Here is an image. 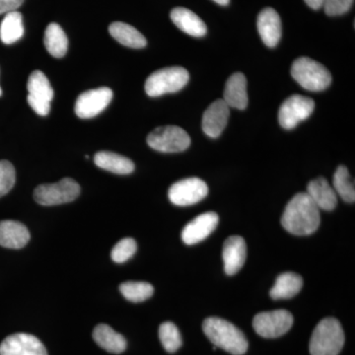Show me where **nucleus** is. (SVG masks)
Masks as SVG:
<instances>
[{
  "mask_svg": "<svg viewBox=\"0 0 355 355\" xmlns=\"http://www.w3.org/2000/svg\"><path fill=\"white\" fill-rule=\"evenodd\" d=\"M94 162L97 167L119 175H128L135 170L130 159L109 151H100L95 154Z\"/></svg>",
  "mask_w": 355,
  "mask_h": 355,
  "instance_id": "nucleus-22",
  "label": "nucleus"
},
{
  "mask_svg": "<svg viewBox=\"0 0 355 355\" xmlns=\"http://www.w3.org/2000/svg\"><path fill=\"white\" fill-rule=\"evenodd\" d=\"M303 286V279L294 272H286L277 277L275 286L270 289V297L275 300L291 299L297 295Z\"/></svg>",
  "mask_w": 355,
  "mask_h": 355,
  "instance_id": "nucleus-23",
  "label": "nucleus"
},
{
  "mask_svg": "<svg viewBox=\"0 0 355 355\" xmlns=\"http://www.w3.org/2000/svg\"><path fill=\"white\" fill-rule=\"evenodd\" d=\"M0 355H48V352L36 336L18 333L7 336L1 343Z\"/></svg>",
  "mask_w": 355,
  "mask_h": 355,
  "instance_id": "nucleus-12",
  "label": "nucleus"
},
{
  "mask_svg": "<svg viewBox=\"0 0 355 355\" xmlns=\"http://www.w3.org/2000/svg\"><path fill=\"white\" fill-rule=\"evenodd\" d=\"M314 109V100L302 95H292L280 106L279 125L286 130H292L297 127L301 121L307 120Z\"/></svg>",
  "mask_w": 355,
  "mask_h": 355,
  "instance_id": "nucleus-9",
  "label": "nucleus"
},
{
  "mask_svg": "<svg viewBox=\"0 0 355 355\" xmlns=\"http://www.w3.org/2000/svg\"><path fill=\"white\" fill-rule=\"evenodd\" d=\"M44 43L46 51L53 57L60 58L67 55L69 40L62 28L57 23H51L46 27Z\"/></svg>",
  "mask_w": 355,
  "mask_h": 355,
  "instance_id": "nucleus-25",
  "label": "nucleus"
},
{
  "mask_svg": "<svg viewBox=\"0 0 355 355\" xmlns=\"http://www.w3.org/2000/svg\"><path fill=\"white\" fill-rule=\"evenodd\" d=\"M226 275H234L244 266L247 258L246 242L240 236H230L226 239L222 251Z\"/></svg>",
  "mask_w": 355,
  "mask_h": 355,
  "instance_id": "nucleus-14",
  "label": "nucleus"
},
{
  "mask_svg": "<svg viewBox=\"0 0 355 355\" xmlns=\"http://www.w3.org/2000/svg\"><path fill=\"white\" fill-rule=\"evenodd\" d=\"M345 345L342 324L335 318H326L317 324L310 340L311 355H338Z\"/></svg>",
  "mask_w": 355,
  "mask_h": 355,
  "instance_id": "nucleus-3",
  "label": "nucleus"
},
{
  "mask_svg": "<svg viewBox=\"0 0 355 355\" xmlns=\"http://www.w3.org/2000/svg\"><path fill=\"white\" fill-rule=\"evenodd\" d=\"M257 27L266 46L268 48L277 46L282 38V20L275 9L270 7L263 9L259 14Z\"/></svg>",
  "mask_w": 355,
  "mask_h": 355,
  "instance_id": "nucleus-16",
  "label": "nucleus"
},
{
  "mask_svg": "<svg viewBox=\"0 0 355 355\" xmlns=\"http://www.w3.org/2000/svg\"><path fill=\"white\" fill-rule=\"evenodd\" d=\"M334 190L345 202H354L355 189L354 180L350 177L345 166H340L334 174Z\"/></svg>",
  "mask_w": 355,
  "mask_h": 355,
  "instance_id": "nucleus-28",
  "label": "nucleus"
},
{
  "mask_svg": "<svg viewBox=\"0 0 355 355\" xmlns=\"http://www.w3.org/2000/svg\"><path fill=\"white\" fill-rule=\"evenodd\" d=\"M202 330L214 347H220L233 355L246 354V336L230 322L220 318H207L203 322Z\"/></svg>",
  "mask_w": 355,
  "mask_h": 355,
  "instance_id": "nucleus-2",
  "label": "nucleus"
},
{
  "mask_svg": "<svg viewBox=\"0 0 355 355\" xmlns=\"http://www.w3.org/2000/svg\"><path fill=\"white\" fill-rule=\"evenodd\" d=\"M305 2L310 8L318 10V9L323 8L326 0H305Z\"/></svg>",
  "mask_w": 355,
  "mask_h": 355,
  "instance_id": "nucleus-36",
  "label": "nucleus"
},
{
  "mask_svg": "<svg viewBox=\"0 0 355 355\" xmlns=\"http://www.w3.org/2000/svg\"><path fill=\"white\" fill-rule=\"evenodd\" d=\"M223 100L229 108L245 110L248 106L247 79L241 72L229 77L224 89Z\"/></svg>",
  "mask_w": 355,
  "mask_h": 355,
  "instance_id": "nucleus-19",
  "label": "nucleus"
},
{
  "mask_svg": "<svg viewBox=\"0 0 355 355\" xmlns=\"http://www.w3.org/2000/svg\"><path fill=\"white\" fill-rule=\"evenodd\" d=\"M16 173L9 161H0V198L7 195L15 184Z\"/></svg>",
  "mask_w": 355,
  "mask_h": 355,
  "instance_id": "nucleus-32",
  "label": "nucleus"
},
{
  "mask_svg": "<svg viewBox=\"0 0 355 355\" xmlns=\"http://www.w3.org/2000/svg\"><path fill=\"white\" fill-rule=\"evenodd\" d=\"M230 108L224 100H216L205 110L202 118V130L205 135L216 139L223 132L228 123Z\"/></svg>",
  "mask_w": 355,
  "mask_h": 355,
  "instance_id": "nucleus-15",
  "label": "nucleus"
},
{
  "mask_svg": "<svg viewBox=\"0 0 355 355\" xmlns=\"http://www.w3.org/2000/svg\"><path fill=\"white\" fill-rule=\"evenodd\" d=\"M190 76L184 67H172L153 72L146 81V92L150 97L176 93L188 83Z\"/></svg>",
  "mask_w": 355,
  "mask_h": 355,
  "instance_id": "nucleus-5",
  "label": "nucleus"
},
{
  "mask_svg": "<svg viewBox=\"0 0 355 355\" xmlns=\"http://www.w3.org/2000/svg\"><path fill=\"white\" fill-rule=\"evenodd\" d=\"M214 1L216 2V3L219 4V6H228L229 2H230V0H214Z\"/></svg>",
  "mask_w": 355,
  "mask_h": 355,
  "instance_id": "nucleus-37",
  "label": "nucleus"
},
{
  "mask_svg": "<svg viewBox=\"0 0 355 355\" xmlns=\"http://www.w3.org/2000/svg\"><path fill=\"white\" fill-rule=\"evenodd\" d=\"M209 193V187L198 178H188L173 184L169 189L170 202L178 207H188L200 202Z\"/></svg>",
  "mask_w": 355,
  "mask_h": 355,
  "instance_id": "nucleus-10",
  "label": "nucleus"
},
{
  "mask_svg": "<svg viewBox=\"0 0 355 355\" xmlns=\"http://www.w3.org/2000/svg\"><path fill=\"white\" fill-rule=\"evenodd\" d=\"M121 293L130 302H144L153 295L154 288L148 282H127L120 286Z\"/></svg>",
  "mask_w": 355,
  "mask_h": 355,
  "instance_id": "nucleus-29",
  "label": "nucleus"
},
{
  "mask_svg": "<svg viewBox=\"0 0 355 355\" xmlns=\"http://www.w3.org/2000/svg\"><path fill=\"white\" fill-rule=\"evenodd\" d=\"M307 193L313 200V202L317 205L318 209L328 210L335 209L338 198L335 190L331 188V184L328 183L324 178H317L313 180L307 187Z\"/></svg>",
  "mask_w": 355,
  "mask_h": 355,
  "instance_id": "nucleus-20",
  "label": "nucleus"
},
{
  "mask_svg": "<svg viewBox=\"0 0 355 355\" xmlns=\"http://www.w3.org/2000/svg\"><path fill=\"white\" fill-rule=\"evenodd\" d=\"M159 338L164 349L170 354L176 352L183 343L179 329L171 322H165L161 324L159 328Z\"/></svg>",
  "mask_w": 355,
  "mask_h": 355,
  "instance_id": "nucleus-30",
  "label": "nucleus"
},
{
  "mask_svg": "<svg viewBox=\"0 0 355 355\" xmlns=\"http://www.w3.org/2000/svg\"><path fill=\"white\" fill-rule=\"evenodd\" d=\"M219 217L216 212H205L187 224L182 232L184 244L196 245L203 241L218 225Z\"/></svg>",
  "mask_w": 355,
  "mask_h": 355,
  "instance_id": "nucleus-13",
  "label": "nucleus"
},
{
  "mask_svg": "<svg viewBox=\"0 0 355 355\" xmlns=\"http://www.w3.org/2000/svg\"><path fill=\"white\" fill-rule=\"evenodd\" d=\"M137 250V242L132 238H125L116 243L112 250L111 257L114 263H123L130 260Z\"/></svg>",
  "mask_w": 355,
  "mask_h": 355,
  "instance_id": "nucleus-31",
  "label": "nucleus"
},
{
  "mask_svg": "<svg viewBox=\"0 0 355 355\" xmlns=\"http://www.w3.org/2000/svg\"><path fill=\"white\" fill-rule=\"evenodd\" d=\"M147 144L156 151L164 153H183L191 146V137L177 125L155 128L147 137Z\"/></svg>",
  "mask_w": 355,
  "mask_h": 355,
  "instance_id": "nucleus-6",
  "label": "nucleus"
},
{
  "mask_svg": "<svg viewBox=\"0 0 355 355\" xmlns=\"http://www.w3.org/2000/svg\"><path fill=\"white\" fill-rule=\"evenodd\" d=\"M79 195L80 186L70 178H64L55 184H40L34 191L35 200L44 207L73 202Z\"/></svg>",
  "mask_w": 355,
  "mask_h": 355,
  "instance_id": "nucleus-7",
  "label": "nucleus"
},
{
  "mask_svg": "<svg viewBox=\"0 0 355 355\" xmlns=\"http://www.w3.org/2000/svg\"><path fill=\"white\" fill-rule=\"evenodd\" d=\"M109 32L119 43L132 49H142L146 46V37L132 26L123 22H114L110 25Z\"/></svg>",
  "mask_w": 355,
  "mask_h": 355,
  "instance_id": "nucleus-24",
  "label": "nucleus"
},
{
  "mask_svg": "<svg viewBox=\"0 0 355 355\" xmlns=\"http://www.w3.org/2000/svg\"><path fill=\"white\" fill-rule=\"evenodd\" d=\"M294 80L308 91L326 90L331 83L330 71L323 64L309 58H299L291 67Z\"/></svg>",
  "mask_w": 355,
  "mask_h": 355,
  "instance_id": "nucleus-4",
  "label": "nucleus"
},
{
  "mask_svg": "<svg viewBox=\"0 0 355 355\" xmlns=\"http://www.w3.org/2000/svg\"><path fill=\"white\" fill-rule=\"evenodd\" d=\"M170 17L175 25L181 31L196 38H202L207 33V25L193 11L184 7H176L173 9Z\"/></svg>",
  "mask_w": 355,
  "mask_h": 355,
  "instance_id": "nucleus-17",
  "label": "nucleus"
},
{
  "mask_svg": "<svg viewBox=\"0 0 355 355\" xmlns=\"http://www.w3.org/2000/svg\"><path fill=\"white\" fill-rule=\"evenodd\" d=\"M28 103H29L30 107L39 116H46L51 111V102L44 101V100L37 99V98L32 97V96L28 95L27 97Z\"/></svg>",
  "mask_w": 355,
  "mask_h": 355,
  "instance_id": "nucleus-34",
  "label": "nucleus"
},
{
  "mask_svg": "<svg viewBox=\"0 0 355 355\" xmlns=\"http://www.w3.org/2000/svg\"><path fill=\"white\" fill-rule=\"evenodd\" d=\"M113 91L108 87L92 89L81 93L76 103V114L80 119L94 118L108 107Z\"/></svg>",
  "mask_w": 355,
  "mask_h": 355,
  "instance_id": "nucleus-11",
  "label": "nucleus"
},
{
  "mask_svg": "<svg viewBox=\"0 0 355 355\" xmlns=\"http://www.w3.org/2000/svg\"><path fill=\"white\" fill-rule=\"evenodd\" d=\"M2 96V89H1V86H0V97H1Z\"/></svg>",
  "mask_w": 355,
  "mask_h": 355,
  "instance_id": "nucleus-38",
  "label": "nucleus"
},
{
  "mask_svg": "<svg viewBox=\"0 0 355 355\" xmlns=\"http://www.w3.org/2000/svg\"><path fill=\"white\" fill-rule=\"evenodd\" d=\"M30 232L24 224L18 221H0V246L21 249L28 244Z\"/></svg>",
  "mask_w": 355,
  "mask_h": 355,
  "instance_id": "nucleus-18",
  "label": "nucleus"
},
{
  "mask_svg": "<svg viewBox=\"0 0 355 355\" xmlns=\"http://www.w3.org/2000/svg\"><path fill=\"white\" fill-rule=\"evenodd\" d=\"M321 224L320 209L306 193H299L287 203L282 225L296 236L311 235Z\"/></svg>",
  "mask_w": 355,
  "mask_h": 355,
  "instance_id": "nucleus-1",
  "label": "nucleus"
},
{
  "mask_svg": "<svg viewBox=\"0 0 355 355\" xmlns=\"http://www.w3.org/2000/svg\"><path fill=\"white\" fill-rule=\"evenodd\" d=\"M24 0H0V15L17 11Z\"/></svg>",
  "mask_w": 355,
  "mask_h": 355,
  "instance_id": "nucleus-35",
  "label": "nucleus"
},
{
  "mask_svg": "<svg viewBox=\"0 0 355 355\" xmlns=\"http://www.w3.org/2000/svg\"><path fill=\"white\" fill-rule=\"evenodd\" d=\"M93 338L100 347L111 354H121L127 349L125 336L116 333L108 324H98L93 331Z\"/></svg>",
  "mask_w": 355,
  "mask_h": 355,
  "instance_id": "nucleus-21",
  "label": "nucleus"
},
{
  "mask_svg": "<svg viewBox=\"0 0 355 355\" xmlns=\"http://www.w3.org/2000/svg\"><path fill=\"white\" fill-rule=\"evenodd\" d=\"M293 316L286 310L263 312L254 318V330L259 336L266 338H275L284 336L291 330Z\"/></svg>",
  "mask_w": 355,
  "mask_h": 355,
  "instance_id": "nucleus-8",
  "label": "nucleus"
},
{
  "mask_svg": "<svg viewBox=\"0 0 355 355\" xmlns=\"http://www.w3.org/2000/svg\"><path fill=\"white\" fill-rule=\"evenodd\" d=\"M354 0H326L323 8L329 16H340L349 12Z\"/></svg>",
  "mask_w": 355,
  "mask_h": 355,
  "instance_id": "nucleus-33",
  "label": "nucleus"
},
{
  "mask_svg": "<svg viewBox=\"0 0 355 355\" xmlns=\"http://www.w3.org/2000/svg\"><path fill=\"white\" fill-rule=\"evenodd\" d=\"M28 92L32 97L51 102L53 98V90L50 81L41 70H34L27 84Z\"/></svg>",
  "mask_w": 355,
  "mask_h": 355,
  "instance_id": "nucleus-27",
  "label": "nucleus"
},
{
  "mask_svg": "<svg viewBox=\"0 0 355 355\" xmlns=\"http://www.w3.org/2000/svg\"><path fill=\"white\" fill-rule=\"evenodd\" d=\"M24 35L22 14L19 11L6 14L0 24V40L6 44H12L19 41Z\"/></svg>",
  "mask_w": 355,
  "mask_h": 355,
  "instance_id": "nucleus-26",
  "label": "nucleus"
}]
</instances>
